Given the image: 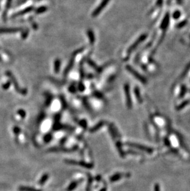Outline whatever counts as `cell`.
I'll return each instance as SVG.
<instances>
[{
  "label": "cell",
  "instance_id": "1",
  "mask_svg": "<svg viewBox=\"0 0 190 191\" xmlns=\"http://www.w3.org/2000/svg\"><path fill=\"white\" fill-rule=\"evenodd\" d=\"M126 145H127V146H129L130 147H134V148H138V149H140L141 150L145 151H146V152L148 153V154H151V153L153 151V150L151 148L148 147H146V146H142V145L137 144V143H126Z\"/></svg>",
  "mask_w": 190,
  "mask_h": 191
},
{
  "label": "cell",
  "instance_id": "2",
  "mask_svg": "<svg viewBox=\"0 0 190 191\" xmlns=\"http://www.w3.org/2000/svg\"><path fill=\"white\" fill-rule=\"evenodd\" d=\"M66 162L67 163L72 164V165H78L88 169H91L93 167V164L87 163L84 162H77V161L74 160H66Z\"/></svg>",
  "mask_w": 190,
  "mask_h": 191
},
{
  "label": "cell",
  "instance_id": "3",
  "mask_svg": "<svg viewBox=\"0 0 190 191\" xmlns=\"http://www.w3.org/2000/svg\"><path fill=\"white\" fill-rule=\"evenodd\" d=\"M122 176H123L122 174H120V173H117V174H114V176H112L111 178H110V181H111V182H114V181H118V179H121Z\"/></svg>",
  "mask_w": 190,
  "mask_h": 191
},
{
  "label": "cell",
  "instance_id": "4",
  "mask_svg": "<svg viewBox=\"0 0 190 191\" xmlns=\"http://www.w3.org/2000/svg\"><path fill=\"white\" fill-rule=\"evenodd\" d=\"M19 190L20 191H41L38 189L32 188L30 187H25V186H21L19 188Z\"/></svg>",
  "mask_w": 190,
  "mask_h": 191
},
{
  "label": "cell",
  "instance_id": "5",
  "mask_svg": "<svg viewBox=\"0 0 190 191\" xmlns=\"http://www.w3.org/2000/svg\"><path fill=\"white\" fill-rule=\"evenodd\" d=\"M104 122H100V123H98V124H96V125L94 127H93V128H91V129H90V132H94L97 131L98 129H100L101 127L104 125Z\"/></svg>",
  "mask_w": 190,
  "mask_h": 191
},
{
  "label": "cell",
  "instance_id": "6",
  "mask_svg": "<svg viewBox=\"0 0 190 191\" xmlns=\"http://www.w3.org/2000/svg\"><path fill=\"white\" fill-rule=\"evenodd\" d=\"M78 181H75V182H73L70 184V185L69 186L67 189V191H72V190H74V189L77 187V185H78Z\"/></svg>",
  "mask_w": 190,
  "mask_h": 191
},
{
  "label": "cell",
  "instance_id": "7",
  "mask_svg": "<svg viewBox=\"0 0 190 191\" xmlns=\"http://www.w3.org/2000/svg\"><path fill=\"white\" fill-rule=\"evenodd\" d=\"M48 177H49V176H48V174H44L43 176H42V179L39 180V184H40V185H43V184H45L46 181H47V179H48Z\"/></svg>",
  "mask_w": 190,
  "mask_h": 191
},
{
  "label": "cell",
  "instance_id": "8",
  "mask_svg": "<svg viewBox=\"0 0 190 191\" xmlns=\"http://www.w3.org/2000/svg\"><path fill=\"white\" fill-rule=\"evenodd\" d=\"M117 148H118V151H119L120 155H121L122 157H123V156H124V153H123L121 145H120V142L117 143Z\"/></svg>",
  "mask_w": 190,
  "mask_h": 191
},
{
  "label": "cell",
  "instance_id": "9",
  "mask_svg": "<svg viewBox=\"0 0 190 191\" xmlns=\"http://www.w3.org/2000/svg\"><path fill=\"white\" fill-rule=\"evenodd\" d=\"M51 139H52V135H51V134H48L47 135H45L44 140H45V141L46 142L48 143V142H50L51 140Z\"/></svg>",
  "mask_w": 190,
  "mask_h": 191
},
{
  "label": "cell",
  "instance_id": "10",
  "mask_svg": "<svg viewBox=\"0 0 190 191\" xmlns=\"http://www.w3.org/2000/svg\"><path fill=\"white\" fill-rule=\"evenodd\" d=\"M13 131H14V134H15V135H18L20 132V128H19L18 127H14L13 129Z\"/></svg>",
  "mask_w": 190,
  "mask_h": 191
},
{
  "label": "cell",
  "instance_id": "11",
  "mask_svg": "<svg viewBox=\"0 0 190 191\" xmlns=\"http://www.w3.org/2000/svg\"><path fill=\"white\" fill-rule=\"evenodd\" d=\"M18 113L22 118H24L25 116V115H26L25 114V113L23 111V110H19V111H18Z\"/></svg>",
  "mask_w": 190,
  "mask_h": 191
},
{
  "label": "cell",
  "instance_id": "12",
  "mask_svg": "<svg viewBox=\"0 0 190 191\" xmlns=\"http://www.w3.org/2000/svg\"><path fill=\"white\" fill-rule=\"evenodd\" d=\"M154 191H160V186L158 184H155L154 186Z\"/></svg>",
  "mask_w": 190,
  "mask_h": 191
},
{
  "label": "cell",
  "instance_id": "13",
  "mask_svg": "<svg viewBox=\"0 0 190 191\" xmlns=\"http://www.w3.org/2000/svg\"><path fill=\"white\" fill-rule=\"evenodd\" d=\"M101 191H106V189H102V190H101Z\"/></svg>",
  "mask_w": 190,
  "mask_h": 191
}]
</instances>
